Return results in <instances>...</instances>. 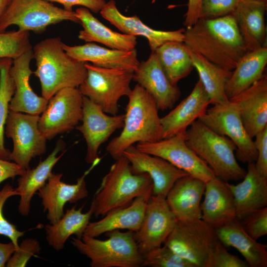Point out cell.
<instances>
[{"mask_svg":"<svg viewBox=\"0 0 267 267\" xmlns=\"http://www.w3.org/2000/svg\"><path fill=\"white\" fill-rule=\"evenodd\" d=\"M183 43L208 61L231 71L248 51L231 14L199 18L185 29Z\"/></svg>","mask_w":267,"mask_h":267,"instance_id":"6da1fadb","label":"cell"},{"mask_svg":"<svg viewBox=\"0 0 267 267\" xmlns=\"http://www.w3.org/2000/svg\"><path fill=\"white\" fill-rule=\"evenodd\" d=\"M59 37L45 39L32 48L36 69L33 72L40 80L42 96L48 100L59 90L79 88L85 79V63L79 61L64 50Z\"/></svg>","mask_w":267,"mask_h":267,"instance_id":"7a4b0ae2","label":"cell"},{"mask_svg":"<svg viewBox=\"0 0 267 267\" xmlns=\"http://www.w3.org/2000/svg\"><path fill=\"white\" fill-rule=\"evenodd\" d=\"M128 97L123 130L106 148L115 160L135 143H151L162 139L161 118L152 96L137 84Z\"/></svg>","mask_w":267,"mask_h":267,"instance_id":"3957f363","label":"cell"},{"mask_svg":"<svg viewBox=\"0 0 267 267\" xmlns=\"http://www.w3.org/2000/svg\"><path fill=\"white\" fill-rule=\"evenodd\" d=\"M153 184L145 173L135 174L129 161L123 155L115 160L103 177L94 195L90 208L96 218L130 204L134 199L152 196Z\"/></svg>","mask_w":267,"mask_h":267,"instance_id":"277c9868","label":"cell"},{"mask_svg":"<svg viewBox=\"0 0 267 267\" xmlns=\"http://www.w3.org/2000/svg\"><path fill=\"white\" fill-rule=\"evenodd\" d=\"M187 145L210 167L222 180L242 179L246 170L238 163L236 147L229 138L214 132L199 120L185 132Z\"/></svg>","mask_w":267,"mask_h":267,"instance_id":"5b68a950","label":"cell"},{"mask_svg":"<svg viewBox=\"0 0 267 267\" xmlns=\"http://www.w3.org/2000/svg\"><path fill=\"white\" fill-rule=\"evenodd\" d=\"M107 238L100 240L83 235L72 237V245L90 261L91 267H140L143 256L136 243L134 232L115 230L106 233Z\"/></svg>","mask_w":267,"mask_h":267,"instance_id":"8992f818","label":"cell"},{"mask_svg":"<svg viewBox=\"0 0 267 267\" xmlns=\"http://www.w3.org/2000/svg\"><path fill=\"white\" fill-rule=\"evenodd\" d=\"M85 64L87 74L78 88L81 93L106 113L117 115L119 99L128 96L132 91L130 85L134 72L103 68L88 63Z\"/></svg>","mask_w":267,"mask_h":267,"instance_id":"52a82bcc","label":"cell"},{"mask_svg":"<svg viewBox=\"0 0 267 267\" xmlns=\"http://www.w3.org/2000/svg\"><path fill=\"white\" fill-rule=\"evenodd\" d=\"M64 21L80 23L74 11L57 7L46 0H11L0 20V32L12 25L22 31L41 33Z\"/></svg>","mask_w":267,"mask_h":267,"instance_id":"ba28073f","label":"cell"},{"mask_svg":"<svg viewBox=\"0 0 267 267\" xmlns=\"http://www.w3.org/2000/svg\"><path fill=\"white\" fill-rule=\"evenodd\" d=\"M218 241L215 229L199 219L177 221L163 244L195 267H206Z\"/></svg>","mask_w":267,"mask_h":267,"instance_id":"9c48e42d","label":"cell"},{"mask_svg":"<svg viewBox=\"0 0 267 267\" xmlns=\"http://www.w3.org/2000/svg\"><path fill=\"white\" fill-rule=\"evenodd\" d=\"M40 116L9 110L4 134L13 142L10 160L26 170L33 158L44 154L46 139L38 128Z\"/></svg>","mask_w":267,"mask_h":267,"instance_id":"30bf717a","label":"cell"},{"mask_svg":"<svg viewBox=\"0 0 267 267\" xmlns=\"http://www.w3.org/2000/svg\"><path fill=\"white\" fill-rule=\"evenodd\" d=\"M83 95L78 88H66L48 100L38 122V128L46 139L76 128L83 116Z\"/></svg>","mask_w":267,"mask_h":267,"instance_id":"8fae6325","label":"cell"},{"mask_svg":"<svg viewBox=\"0 0 267 267\" xmlns=\"http://www.w3.org/2000/svg\"><path fill=\"white\" fill-rule=\"evenodd\" d=\"M198 120L216 133L229 138L236 147L235 157L243 163L255 162L257 151L247 133L235 104L230 100L207 109Z\"/></svg>","mask_w":267,"mask_h":267,"instance_id":"7c38bea8","label":"cell"},{"mask_svg":"<svg viewBox=\"0 0 267 267\" xmlns=\"http://www.w3.org/2000/svg\"><path fill=\"white\" fill-rule=\"evenodd\" d=\"M140 151L161 157L205 182L215 177L208 165L187 145L185 132L151 143H137Z\"/></svg>","mask_w":267,"mask_h":267,"instance_id":"4fadbf2b","label":"cell"},{"mask_svg":"<svg viewBox=\"0 0 267 267\" xmlns=\"http://www.w3.org/2000/svg\"><path fill=\"white\" fill-rule=\"evenodd\" d=\"M125 114L109 115L88 97L83 96L82 124L75 128L83 134L87 146L88 164L100 159L98 150L117 130L123 128Z\"/></svg>","mask_w":267,"mask_h":267,"instance_id":"5bb4252c","label":"cell"},{"mask_svg":"<svg viewBox=\"0 0 267 267\" xmlns=\"http://www.w3.org/2000/svg\"><path fill=\"white\" fill-rule=\"evenodd\" d=\"M177 220L166 198L152 195L147 201L143 220L134 232L138 249L143 255L164 244Z\"/></svg>","mask_w":267,"mask_h":267,"instance_id":"9a60e30c","label":"cell"},{"mask_svg":"<svg viewBox=\"0 0 267 267\" xmlns=\"http://www.w3.org/2000/svg\"><path fill=\"white\" fill-rule=\"evenodd\" d=\"M100 160L92 163L89 169L79 178L74 184L63 181L62 173H52L44 185L38 191L44 212L47 213L46 218L49 223L56 222L63 216L64 207L67 203H74L88 196L86 177Z\"/></svg>","mask_w":267,"mask_h":267,"instance_id":"2e32d148","label":"cell"},{"mask_svg":"<svg viewBox=\"0 0 267 267\" xmlns=\"http://www.w3.org/2000/svg\"><path fill=\"white\" fill-rule=\"evenodd\" d=\"M123 155L129 161L134 173H145L149 176L153 184V196L166 198L175 182L188 175L167 160L143 152L134 145L126 149Z\"/></svg>","mask_w":267,"mask_h":267,"instance_id":"e0dca14e","label":"cell"},{"mask_svg":"<svg viewBox=\"0 0 267 267\" xmlns=\"http://www.w3.org/2000/svg\"><path fill=\"white\" fill-rule=\"evenodd\" d=\"M133 80L152 96L159 110L172 109L180 97L179 89L170 83L155 51H152L146 60L139 62Z\"/></svg>","mask_w":267,"mask_h":267,"instance_id":"ac0fdd59","label":"cell"},{"mask_svg":"<svg viewBox=\"0 0 267 267\" xmlns=\"http://www.w3.org/2000/svg\"><path fill=\"white\" fill-rule=\"evenodd\" d=\"M33 59L32 48L13 60L10 73L15 85V92L9 103V110L32 115H40L48 100L38 95L30 84V68Z\"/></svg>","mask_w":267,"mask_h":267,"instance_id":"d6986e66","label":"cell"},{"mask_svg":"<svg viewBox=\"0 0 267 267\" xmlns=\"http://www.w3.org/2000/svg\"><path fill=\"white\" fill-rule=\"evenodd\" d=\"M99 13L103 18L124 34L145 38L152 51L169 42H183L185 29L180 28L175 31L152 29L136 15L127 16L123 15L117 8L114 0L106 2Z\"/></svg>","mask_w":267,"mask_h":267,"instance_id":"ffe728a7","label":"cell"},{"mask_svg":"<svg viewBox=\"0 0 267 267\" xmlns=\"http://www.w3.org/2000/svg\"><path fill=\"white\" fill-rule=\"evenodd\" d=\"M210 104L209 96L199 79L190 94L160 118L162 139L185 132L194 121L206 113Z\"/></svg>","mask_w":267,"mask_h":267,"instance_id":"44dd1931","label":"cell"},{"mask_svg":"<svg viewBox=\"0 0 267 267\" xmlns=\"http://www.w3.org/2000/svg\"><path fill=\"white\" fill-rule=\"evenodd\" d=\"M229 100L235 104L251 138L267 127V75Z\"/></svg>","mask_w":267,"mask_h":267,"instance_id":"7402d4cb","label":"cell"},{"mask_svg":"<svg viewBox=\"0 0 267 267\" xmlns=\"http://www.w3.org/2000/svg\"><path fill=\"white\" fill-rule=\"evenodd\" d=\"M201 219L216 229L237 219L232 193L227 182L215 177L205 182Z\"/></svg>","mask_w":267,"mask_h":267,"instance_id":"603a6c76","label":"cell"},{"mask_svg":"<svg viewBox=\"0 0 267 267\" xmlns=\"http://www.w3.org/2000/svg\"><path fill=\"white\" fill-rule=\"evenodd\" d=\"M205 182L189 175L178 179L166 200L177 221L191 222L201 219V204Z\"/></svg>","mask_w":267,"mask_h":267,"instance_id":"cb8c5ba5","label":"cell"},{"mask_svg":"<svg viewBox=\"0 0 267 267\" xmlns=\"http://www.w3.org/2000/svg\"><path fill=\"white\" fill-rule=\"evenodd\" d=\"M66 52L74 59L103 68L134 72L139 64L136 49L121 50L101 46L93 43L71 46L62 43Z\"/></svg>","mask_w":267,"mask_h":267,"instance_id":"d4e9b609","label":"cell"},{"mask_svg":"<svg viewBox=\"0 0 267 267\" xmlns=\"http://www.w3.org/2000/svg\"><path fill=\"white\" fill-rule=\"evenodd\" d=\"M227 184L234 197L238 220L257 209L267 206V178L257 171L255 162L248 163L241 182L235 185L228 182Z\"/></svg>","mask_w":267,"mask_h":267,"instance_id":"484cf974","label":"cell"},{"mask_svg":"<svg viewBox=\"0 0 267 267\" xmlns=\"http://www.w3.org/2000/svg\"><path fill=\"white\" fill-rule=\"evenodd\" d=\"M267 2L242 0L231 13L248 51L266 45Z\"/></svg>","mask_w":267,"mask_h":267,"instance_id":"4316f807","label":"cell"},{"mask_svg":"<svg viewBox=\"0 0 267 267\" xmlns=\"http://www.w3.org/2000/svg\"><path fill=\"white\" fill-rule=\"evenodd\" d=\"M65 144L62 139L57 142L51 153L35 168L26 170L17 179L16 188L20 200L18 206L19 213L23 216L29 215L33 197L46 183L52 174L55 165L64 154H58L64 149Z\"/></svg>","mask_w":267,"mask_h":267,"instance_id":"83f0119b","label":"cell"},{"mask_svg":"<svg viewBox=\"0 0 267 267\" xmlns=\"http://www.w3.org/2000/svg\"><path fill=\"white\" fill-rule=\"evenodd\" d=\"M148 200L143 197L136 198L130 204L109 212L101 220L89 222L83 235L97 237L120 229L136 232L143 220Z\"/></svg>","mask_w":267,"mask_h":267,"instance_id":"f1b7e54d","label":"cell"},{"mask_svg":"<svg viewBox=\"0 0 267 267\" xmlns=\"http://www.w3.org/2000/svg\"><path fill=\"white\" fill-rule=\"evenodd\" d=\"M75 14L83 27L79 33V39L87 43H98L115 49L129 51L135 48L136 37L112 30L87 8L79 7L75 11Z\"/></svg>","mask_w":267,"mask_h":267,"instance_id":"f546056e","label":"cell"},{"mask_svg":"<svg viewBox=\"0 0 267 267\" xmlns=\"http://www.w3.org/2000/svg\"><path fill=\"white\" fill-rule=\"evenodd\" d=\"M215 230L218 240L224 246L235 248L244 258L249 267H267V245L252 238L237 219Z\"/></svg>","mask_w":267,"mask_h":267,"instance_id":"4dcf8cb0","label":"cell"},{"mask_svg":"<svg viewBox=\"0 0 267 267\" xmlns=\"http://www.w3.org/2000/svg\"><path fill=\"white\" fill-rule=\"evenodd\" d=\"M267 64V46L248 51L239 60L225 86L229 100L245 90L263 76Z\"/></svg>","mask_w":267,"mask_h":267,"instance_id":"1f68e13d","label":"cell"},{"mask_svg":"<svg viewBox=\"0 0 267 267\" xmlns=\"http://www.w3.org/2000/svg\"><path fill=\"white\" fill-rule=\"evenodd\" d=\"M84 205L79 209L74 206L68 209L63 216L55 223L44 226L46 240L54 250L59 251L63 249L68 239L72 235L81 238L90 222L93 211L82 212Z\"/></svg>","mask_w":267,"mask_h":267,"instance_id":"d6a6232c","label":"cell"},{"mask_svg":"<svg viewBox=\"0 0 267 267\" xmlns=\"http://www.w3.org/2000/svg\"><path fill=\"white\" fill-rule=\"evenodd\" d=\"M189 51L193 67L198 73L199 79L209 96L211 104L227 103L229 99L225 94V86L232 71L212 63L189 49Z\"/></svg>","mask_w":267,"mask_h":267,"instance_id":"836d02e7","label":"cell"},{"mask_svg":"<svg viewBox=\"0 0 267 267\" xmlns=\"http://www.w3.org/2000/svg\"><path fill=\"white\" fill-rule=\"evenodd\" d=\"M170 83L177 86L194 68L189 49L183 42H169L155 51Z\"/></svg>","mask_w":267,"mask_h":267,"instance_id":"e575fe53","label":"cell"},{"mask_svg":"<svg viewBox=\"0 0 267 267\" xmlns=\"http://www.w3.org/2000/svg\"><path fill=\"white\" fill-rule=\"evenodd\" d=\"M13 59L0 58V158L10 160V151L4 145V134L9 111V103L15 92V85L10 70Z\"/></svg>","mask_w":267,"mask_h":267,"instance_id":"d590c367","label":"cell"},{"mask_svg":"<svg viewBox=\"0 0 267 267\" xmlns=\"http://www.w3.org/2000/svg\"><path fill=\"white\" fill-rule=\"evenodd\" d=\"M32 48L29 32L19 30L0 32V58L13 60Z\"/></svg>","mask_w":267,"mask_h":267,"instance_id":"8d00e7d4","label":"cell"},{"mask_svg":"<svg viewBox=\"0 0 267 267\" xmlns=\"http://www.w3.org/2000/svg\"><path fill=\"white\" fill-rule=\"evenodd\" d=\"M143 256V266L152 267H195L163 244Z\"/></svg>","mask_w":267,"mask_h":267,"instance_id":"74e56055","label":"cell"},{"mask_svg":"<svg viewBox=\"0 0 267 267\" xmlns=\"http://www.w3.org/2000/svg\"><path fill=\"white\" fill-rule=\"evenodd\" d=\"M18 196L16 189L7 183L0 190V235L8 238L17 249L19 247L18 240L24 235V231L19 230L15 225L9 222L3 216V208L6 201L14 196Z\"/></svg>","mask_w":267,"mask_h":267,"instance_id":"f35d334b","label":"cell"},{"mask_svg":"<svg viewBox=\"0 0 267 267\" xmlns=\"http://www.w3.org/2000/svg\"><path fill=\"white\" fill-rule=\"evenodd\" d=\"M239 221L246 232L255 240L267 234V207L257 209Z\"/></svg>","mask_w":267,"mask_h":267,"instance_id":"ab89813d","label":"cell"},{"mask_svg":"<svg viewBox=\"0 0 267 267\" xmlns=\"http://www.w3.org/2000/svg\"><path fill=\"white\" fill-rule=\"evenodd\" d=\"M242 0H202L200 18L213 19L231 14Z\"/></svg>","mask_w":267,"mask_h":267,"instance_id":"60d3db41","label":"cell"},{"mask_svg":"<svg viewBox=\"0 0 267 267\" xmlns=\"http://www.w3.org/2000/svg\"><path fill=\"white\" fill-rule=\"evenodd\" d=\"M41 247L39 241L34 238L24 239L19 245L6 264V267H24L29 260L40 253Z\"/></svg>","mask_w":267,"mask_h":267,"instance_id":"b9f144b4","label":"cell"},{"mask_svg":"<svg viewBox=\"0 0 267 267\" xmlns=\"http://www.w3.org/2000/svg\"><path fill=\"white\" fill-rule=\"evenodd\" d=\"M248 263L229 253L219 240L215 245L206 267H248Z\"/></svg>","mask_w":267,"mask_h":267,"instance_id":"7bdbcfd3","label":"cell"},{"mask_svg":"<svg viewBox=\"0 0 267 267\" xmlns=\"http://www.w3.org/2000/svg\"><path fill=\"white\" fill-rule=\"evenodd\" d=\"M254 145L257 151L255 166L257 171L267 178V127L255 136Z\"/></svg>","mask_w":267,"mask_h":267,"instance_id":"ee69618b","label":"cell"},{"mask_svg":"<svg viewBox=\"0 0 267 267\" xmlns=\"http://www.w3.org/2000/svg\"><path fill=\"white\" fill-rule=\"evenodd\" d=\"M50 2H57L63 6L66 10L73 11V7L77 5L87 8L94 13L99 12L106 1L105 0H46Z\"/></svg>","mask_w":267,"mask_h":267,"instance_id":"f6af8a7d","label":"cell"},{"mask_svg":"<svg viewBox=\"0 0 267 267\" xmlns=\"http://www.w3.org/2000/svg\"><path fill=\"white\" fill-rule=\"evenodd\" d=\"M26 170L14 162L0 158V183L7 179L22 175Z\"/></svg>","mask_w":267,"mask_h":267,"instance_id":"bcb514c9","label":"cell"},{"mask_svg":"<svg viewBox=\"0 0 267 267\" xmlns=\"http://www.w3.org/2000/svg\"><path fill=\"white\" fill-rule=\"evenodd\" d=\"M202 0H188L187 10L184 16V25L188 28L194 24L200 18Z\"/></svg>","mask_w":267,"mask_h":267,"instance_id":"7dc6e473","label":"cell"},{"mask_svg":"<svg viewBox=\"0 0 267 267\" xmlns=\"http://www.w3.org/2000/svg\"><path fill=\"white\" fill-rule=\"evenodd\" d=\"M17 249L13 243L0 242V267H5L6 264Z\"/></svg>","mask_w":267,"mask_h":267,"instance_id":"c3c4849f","label":"cell"},{"mask_svg":"<svg viewBox=\"0 0 267 267\" xmlns=\"http://www.w3.org/2000/svg\"><path fill=\"white\" fill-rule=\"evenodd\" d=\"M11 0H0V20L7 9Z\"/></svg>","mask_w":267,"mask_h":267,"instance_id":"681fc988","label":"cell"},{"mask_svg":"<svg viewBox=\"0 0 267 267\" xmlns=\"http://www.w3.org/2000/svg\"><path fill=\"white\" fill-rule=\"evenodd\" d=\"M255 0V1L267 2V0Z\"/></svg>","mask_w":267,"mask_h":267,"instance_id":"f907efd6","label":"cell"},{"mask_svg":"<svg viewBox=\"0 0 267 267\" xmlns=\"http://www.w3.org/2000/svg\"></svg>","mask_w":267,"mask_h":267,"instance_id":"816d5d0a","label":"cell"}]
</instances>
